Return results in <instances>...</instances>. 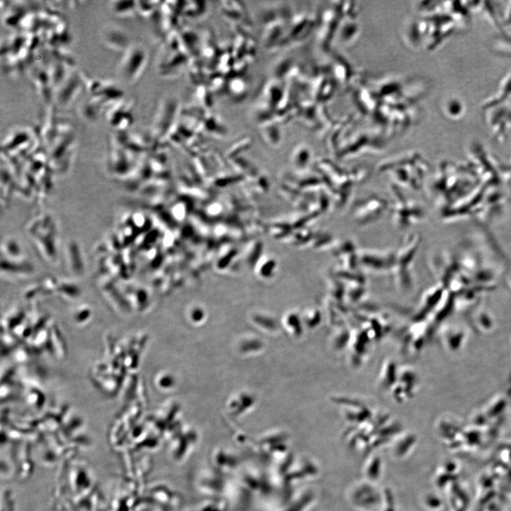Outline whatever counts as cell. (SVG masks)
<instances>
[{
  "instance_id": "6",
  "label": "cell",
  "mask_w": 511,
  "mask_h": 511,
  "mask_svg": "<svg viewBox=\"0 0 511 511\" xmlns=\"http://www.w3.org/2000/svg\"><path fill=\"white\" fill-rule=\"evenodd\" d=\"M177 102L172 99L164 100L161 102L156 111L153 123V131L156 135L167 131L173 123L177 112Z\"/></svg>"
},
{
  "instance_id": "1",
  "label": "cell",
  "mask_w": 511,
  "mask_h": 511,
  "mask_svg": "<svg viewBox=\"0 0 511 511\" xmlns=\"http://www.w3.org/2000/svg\"><path fill=\"white\" fill-rule=\"evenodd\" d=\"M149 54L142 44L132 43L125 52L117 68L119 78L127 85L134 86L142 78L148 67Z\"/></svg>"
},
{
  "instance_id": "8",
  "label": "cell",
  "mask_w": 511,
  "mask_h": 511,
  "mask_svg": "<svg viewBox=\"0 0 511 511\" xmlns=\"http://www.w3.org/2000/svg\"><path fill=\"white\" fill-rule=\"evenodd\" d=\"M110 9L116 15L125 18L133 16L137 13L136 2H112L111 3Z\"/></svg>"
},
{
  "instance_id": "9",
  "label": "cell",
  "mask_w": 511,
  "mask_h": 511,
  "mask_svg": "<svg viewBox=\"0 0 511 511\" xmlns=\"http://www.w3.org/2000/svg\"><path fill=\"white\" fill-rule=\"evenodd\" d=\"M510 389H511V379H510Z\"/></svg>"
},
{
  "instance_id": "5",
  "label": "cell",
  "mask_w": 511,
  "mask_h": 511,
  "mask_svg": "<svg viewBox=\"0 0 511 511\" xmlns=\"http://www.w3.org/2000/svg\"><path fill=\"white\" fill-rule=\"evenodd\" d=\"M102 43L109 49L125 52L132 43L124 30L118 26L107 25L100 32Z\"/></svg>"
},
{
  "instance_id": "2",
  "label": "cell",
  "mask_w": 511,
  "mask_h": 511,
  "mask_svg": "<svg viewBox=\"0 0 511 511\" xmlns=\"http://www.w3.org/2000/svg\"><path fill=\"white\" fill-rule=\"evenodd\" d=\"M81 74L70 72L64 81L53 92L57 105L68 108L80 98L86 90V86Z\"/></svg>"
},
{
  "instance_id": "4",
  "label": "cell",
  "mask_w": 511,
  "mask_h": 511,
  "mask_svg": "<svg viewBox=\"0 0 511 511\" xmlns=\"http://www.w3.org/2000/svg\"><path fill=\"white\" fill-rule=\"evenodd\" d=\"M441 339L445 349L449 353H459L466 346L468 332L463 325L449 323L442 327Z\"/></svg>"
},
{
  "instance_id": "7",
  "label": "cell",
  "mask_w": 511,
  "mask_h": 511,
  "mask_svg": "<svg viewBox=\"0 0 511 511\" xmlns=\"http://www.w3.org/2000/svg\"><path fill=\"white\" fill-rule=\"evenodd\" d=\"M471 325L478 332L488 334L496 327V319L493 313L486 309L479 308L470 314Z\"/></svg>"
},
{
  "instance_id": "3",
  "label": "cell",
  "mask_w": 511,
  "mask_h": 511,
  "mask_svg": "<svg viewBox=\"0 0 511 511\" xmlns=\"http://www.w3.org/2000/svg\"><path fill=\"white\" fill-rule=\"evenodd\" d=\"M133 102L122 98L105 111L107 123L116 131H125L132 124Z\"/></svg>"
}]
</instances>
